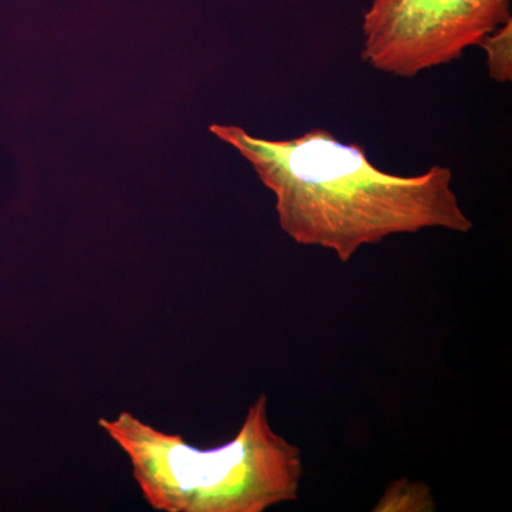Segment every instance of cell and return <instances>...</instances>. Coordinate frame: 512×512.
Instances as JSON below:
<instances>
[{
	"instance_id": "277c9868",
	"label": "cell",
	"mask_w": 512,
	"mask_h": 512,
	"mask_svg": "<svg viewBox=\"0 0 512 512\" xmlns=\"http://www.w3.org/2000/svg\"><path fill=\"white\" fill-rule=\"evenodd\" d=\"M437 510L429 485L397 480L386 488L373 511L375 512H431Z\"/></svg>"
},
{
	"instance_id": "6da1fadb",
	"label": "cell",
	"mask_w": 512,
	"mask_h": 512,
	"mask_svg": "<svg viewBox=\"0 0 512 512\" xmlns=\"http://www.w3.org/2000/svg\"><path fill=\"white\" fill-rule=\"evenodd\" d=\"M274 194L279 227L295 244L328 249L348 264L366 245L424 229L468 234L473 221L453 188L450 167L417 175L379 170L360 144L342 143L325 128L269 140L244 128L212 124Z\"/></svg>"
},
{
	"instance_id": "5b68a950",
	"label": "cell",
	"mask_w": 512,
	"mask_h": 512,
	"mask_svg": "<svg viewBox=\"0 0 512 512\" xmlns=\"http://www.w3.org/2000/svg\"><path fill=\"white\" fill-rule=\"evenodd\" d=\"M487 55L488 76L494 82H512V19L498 26L480 43Z\"/></svg>"
},
{
	"instance_id": "3957f363",
	"label": "cell",
	"mask_w": 512,
	"mask_h": 512,
	"mask_svg": "<svg viewBox=\"0 0 512 512\" xmlns=\"http://www.w3.org/2000/svg\"><path fill=\"white\" fill-rule=\"evenodd\" d=\"M511 0H372L363 16L362 59L413 79L456 62L512 19Z\"/></svg>"
},
{
	"instance_id": "7a4b0ae2",
	"label": "cell",
	"mask_w": 512,
	"mask_h": 512,
	"mask_svg": "<svg viewBox=\"0 0 512 512\" xmlns=\"http://www.w3.org/2000/svg\"><path fill=\"white\" fill-rule=\"evenodd\" d=\"M99 426L127 454L144 500L157 511L264 512L295 501L301 490V448L272 429L266 394L234 439L215 448L191 446L128 412Z\"/></svg>"
}]
</instances>
